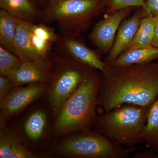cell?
Returning <instances> with one entry per match:
<instances>
[{
    "instance_id": "obj_1",
    "label": "cell",
    "mask_w": 158,
    "mask_h": 158,
    "mask_svg": "<svg viewBox=\"0 0 158 158\" xmlns=\"http://www.w3.org/2000/svg\"><path fill=\"white\" fill-rule=\"evenodd\" d=\"M102 73L98 104L106 112L125 104L149 107L158 98V62L109 66Z\"/></svg>"
},
{
    "instance_id": "obj_2",
    "label": "cell",
    "mask_w": 158,
    "mask_h": 158,
    "mask_svg": "<svg viewBox=\"0 0 158 158\" xmlns=\"http://www.w3.org/2000/svg\"><path fill=\"white\" fill-rule=\"evenodd\" d=\"M100 78L97 69H94L65 102L55 118L53 131L56 135L88 129L95 124Z\"/></svg>"
},
{
    "instance_id": "obj_3",
    "label": "cell",
    "mask_w": 158,
    "mask_h": 158,
    "mask_svg": "<svg viewBox=\"0 0 158 158\" xmlns=\"http://www.w3.org/2000/svg\"><path fill=\"white\" fill-rule=\"evenodd\" d=\"M149 108L125 104L106 112L97 119L96 132L124 147H137L143 143L141 134Z\"/></svg>"
},
{
    "instance_id": "obj_4",
    "label": "cell",
    "mask_w": 158,
    "mask_h": 158,
    "mask_svg": "<svg viewBox=\"0 0 158 158\" xmlns=\"http://www.w3.org/2000/svg\"><path fill=\"white\" fill-rule=\"evenodd\" d=\"M102 10V0H49L40 18L55 22L61 33L78 34Z\"/></svg>"
},
{
    "instance_id": "obj_5",
    "label": "cell",
    "mask_w": 158,
    "mask_h": 158,
    "mask_svg": "<svg viewBox=\"0 0 158 158\" xmlns=\"http://www.w3.org/2000/svg\"><path fill=\"white\" fill-rule=\"evenodd\" d=\"M59 145L62 154L81 158H127L140 148H127L89 129L80 131Z\"/></svg>"
},
{
    "instance_id": "obj_6",
    "label": "cell",
    "mask_w": 158,
    "mask_h": 158,
    "mask_svg": "<svg viewBox=\"0 0 158 158\" xmlns=\"http://www.w3.org/2000/svg\"><path fill=\"white\" fill-rule=\"evenodd\" d=\"M54 57L57 65L51 71L52 78L46 92L55 119L65 102L95 69L61 54L58 53Z\"/></svg>"
},
{
    "instance_id": "obj_7",
    "label": "cell",
    "mask_w": 158,
    "mask_h": 158,
    "mask_svg": "<svg viewBox=\"0 0 158 158\" xmlns=\"http://www.w3.org/2000/svg\"><path fill=\"white\" fill-rule=\"evenodd\" d=\"M78 34L61 33L56 44L58 53L104 73L109 66L97 54L88 48L77 37Z\"/></svg>"
},
{
    "instance_id": "obj_8",
    "label": "cell",
    "mask_w": 158,
    "mask_h": 158,
    "mask_svg": "<svg viewBox=\"0 0 158 158\" xmlns=\"http://www.w3.org/2000/svg\"><path fill=\"white\" fill-rule=\"evenodd\" d=\"M48 87L47 83H34L26 87H15L1 103V119L5 120L19 113L42 96Z\"/></svg>"
},
{
    "instance_id": "obj_9",
    "label": "cell",
    "mask_w": 158,
    "mask_h": 158,
    "mask_svg": "<svg viewBox=\"0 0 158 158\" xmlns=\"http://www.w3.org/2000/svg\"><path fill=\"white\" fill-rule=\"evenodd\" d=\"M131 8L118 10L99 22L90 33V40L103 52H110L113 47L116 34L123 20L127 16Z\"/></svg>"
},
{
    "instance_id": "obj_10",
    "label": "cell",
    "mask_w": 158,
    "mask_h": 158,
    "mask_svg": "<svg viewBox=\"0 0 158 158\" xmlns=\"http://www.w3.org/2000/svg\"><path fill=\"white\" fill-rule=\"evenodd\" d=\"M52 78L50 62L43 59L23 62L9 77L14 87L34 83H48Z\"/></svg>"
},
{
    "instance_id": "obj_11",
    "label": "cell",
    "mask_w": 158,
    "mask_h": 158,
    "mask_svg": "<svg viewBox=\"0 0 158 158\" xmlns=\"http://www.w3.org/2000/svg\"><path fill=\"white\" fill-rule=\"evenodd\" d=\"M136 13L121 23L117 32L113 47L105 60L110 66L122 53L127 50L135 38L141 22L140 15Z\"/></svg>"
},
{
    "instance_id": "obj_12",
    "label": "cell",
    "mask_w": 158,
    "mask_h": 158,
    "mask_svg": "<svg viewBox=\"0 0 158 158\" xmlns=\"http://www.w3.org/2000/svg\"><path fill=\"white\" fill-rule=\"evenodd\" d=\"M32 23L18 19L17 31L13 42V53L22 62L44 59L35 52L31 43V31Z\"/></svg>"
},
{
    "instance_id": "obj_13",
    "label": "cell",
    "mask_w": 158,
    "mask_h": 158,
    "mask_svg": "<svg viewBox=\"0 0 158 158\" xmlns=\"http://www.w3.org/2000/svg\"><path fill=\"white\" fill-rule=\"evenodd\" d=\"M31 43L34 50L42 59L48 60L53 45L56 43L59 35L52 28L44 24L32 23L31 27Z\"/></svg>"
},
{
    "instance_id": "obj_14",
    "label": "cell",
    "mask_w": 158,
    "mask_h": 158,
    "mask_svg": "<svg viewBox=\"0 0 158 158\" xmlns=\"http://www.w3.org/2000/svg\"><path fill=\"white\" fill-rule=\"evenodd\" d=\"M1 9L19 19L34 23L40 12L32 0H0Z\"/></svg>"
},
{
    "instance_id": "obj_15",
    "label": "cell",
    "mask_w": 158,
    "mask_h": 158,
    "mask_svg": "<svg viewBox=\"0 0 158 158\" xmlns=\"http://www.w3.org/2000/svg\"><path fill=\"white\" fill-rule=\"evenodd\" d=\"M158 58V48L151 46L129 50L123 52L111 64L113 67H121L151 62Z\"/></svg>"
},
{
    "instance_id": "obj_16",
    "label": "cell",
    "mask_w": 158,
    "mask_h": 158,
    "mask_svg": "<svg viewBox=\"0 0 158 158\" xmlns=\"http://www.w3.org/2000/svg\"><path fill=\"white\" fill-rule=\"evenodd\" d=\"M146 147L153 152L158 151V98L151 106L147 122L141 134Z\"/></svg>"
},
{
    "instance_id": "obj_17",
    "label": "cell",
    "mask_w": 158,
    "mask_h": 158,
    "mask_svg": "<svg viewBox=\"0 0 158 158\" xmlns=\"http://www.w3.org/2000/svg\"><path fill=\"white\" fill-rule=\"evenodd\" d=\"M18 19L0 10V46L13 53V42L17 31Z\"/></svg>"
},
{
    "instance_id": "obj_18",
    "label": "cell",
    "mask_w": 158,
    "mask_h": 158,
    "mask_svg": "<svg viewBox=\"0 0 158 158\" xmlns=\"http://www.w3.org/2000/svg\"><path fill=\"white\" fill-rule=\"evenodd\" d=\"M154 18L152 15H148L141 19L135 36L127 50L152 46L154 36Z\"/></svg>"
},
{
    "instance_id": "obj_19",
    "label": "cell",
    "mask_w": 158,
    "mask_h": 158,
    "mask_svg": "<svg viewBox=\"0 0 158 158\" xmlns=\"http://www.w3.org/2000/svg\"><path fill=\"white\" fill-rule=\"evenodd\" d=\"M47 125V116L41 110L35 111L29 116L25 124L26 135L32 141H36L42 137Z\"/></svg>"
},
{
    "instance_id": "obj_20",
    "label": "cell",
    "mask_w": 158,
    "mask_h": 158,
    "mask_svg": "<svg viewBox=\"0 0 158 158\" xmlns=\"http://www.w3.org/2000/svg\"><path fill=\"white\" fill-rule=\"evenodd\" d=\"M22 62L16 55L0 46V75L9 78Z\"/></svg>"
},
{
    "instance_id": "obj_21",
    "label": "cell",
    "mask_w": 158,
    "mask_h": 158,
    "mask_svg": "<svg viewBox=\"0 0 158 158\" xmlns=\"http://www.w3.org/2000/svg\"><path fill=\"white\" fill-rule=\"evenodd\" d=\"M146 0H102L103 9L109 14L125 8L133 7L146 8Z\"/></svg>"
},
{
    "instance_id": "obj_22",
    "label": "cell",
    "mask_w": 158,
    "mask_h": 158,
    "mask_svg": "<svg viewBox=\"0 0 158 158\" xmlns=\"http://www.w3.org/2000/svg\"><path fill=\"white\" fill-rule=\"evenodd\" d=\"M37 157L27 148L12 138L11 142V154L10 158H34Z\"/></svg>"
},
{
    "instance_id": "obj_23",
    "label": "cell",
    "mask_w": 158,
    "mask_h": 158,
    "mask_svg": "<svg viewBox=\"0 0 158 158\" xmlns=\"http://www.w3.org/2000/svg\"><path fill=\"white\" fill-rule=\"evenodd\" d=\"M12 136L1 132L0 135V158H10Z\"/></svg>"
},
{
    "instance_id": "obj_24",
    "label": "cell",
    "mask_w": 158,
    "mask_h": 158,
    "mask_svg": "<svg viewBox=\"0 0 158 158\" xmlns=\"http://www.w3.org/2000/svg\"><path fill=\"white\" fill-rule=\"evenodd\" d=\"M9 78L0 75V104L14 88Z\"/></svg>"
},
{
    "instance_id": "obj_25",
    "label": "cell",
    "mask_w": 158,
    "mask_h": 158,
    "mask_svg": "<svg viewBox=\"0 0 158 158\" xmlns=\"http://www.w3.org/2000/svg\"><path fill=\"white\" fill-rule=\"evenodd\" d=\"M145 11L148 15H158V0H146Z\"/></svg>"
},
{
    "instance_id": "obj_26",
    "label": "cell",
    "mask_w": 158,
    "mask_h": 158,
    "mask_svg": "<svg viewBox=\"0 0 158 158\" xmlns=\"http://www.w3.org/2000/svg\"><path fill=\"white\" fill-rule=\"evenodd\" d=\"M154 36L152 43V46L158 48V15L154 16Z\"/></svg>"
},
{
    "instance_id": "obj_27",
    "label": "cell",
    "mask_w": 158,
    "mask_h": 158,
    "mask_svg": "<svg viewBox=\"0 0 158 158\" xmlns=\"http://www.w3.org/2000/svg\"><path fill=\"white\" fill-rule=\"evenodd\" d=\"M49 0H32V2H33L37 6V4H47Z\"/></svg>"
},
{
    "instance_id": "obj_28",
    "label": "cell",
    "mask_w": 158,
    "mask_h": 158,
    "mask_svg": "<svg viewBox=\"0 0 158 158\" xmlns=\"http://www.w3.org/2000/svg\"><path fill=\"white\" fill-rule=\"evenodd\" d=\"M155 158H158V151L156 152V153Z\"/></svg>"
}]
</instances>
